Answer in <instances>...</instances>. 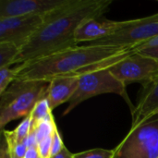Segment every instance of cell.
I'll use <instances>...</instances> for the list:
<instances>
[{
	"mask_svg": "<svg viewBox=\"0 0 158 158\" xmlns=\"http://www.w3.org/2000/svg\"><path fill=\"white\" fill-rule=\"evenodd\" d=\"M112 0H69L44 16V22L20 49L16 64L37 60L78 45L75 33L86 19L98 18L109 9Z\"/></svg>",
	"mask_w": 158,
	"mask_h": 158,
	"instance_id": "6da1fadb",
	"label": "cell"
},
{
	"mask_svg": "<svg viewBox=\"0 0 158 158\" xmlns=\"http://www.w3.org/2000/svg\"><path fill=\"white\" fill-rule=\"evenodd\" d=\"M134 47L77 45L51 56L17 66V81H50L58 76H81L99 69H108L134 53Z\"/></svg>",
	"mask_w": 158,
	"mask_h": 158,
	"instance_id": "7a4b0ae2",
	"label": "cell"
},
{
	"mask_svg": "<svg viewBox=\"0 0 158 158\" xmlns=\"http://www.w3.org/2000/svg\"><path fill=\"white\" fill-rule=\"evenodd\" d=\"M44 81L15 80L6 90L0 94V128L9 122L28 117L35 105L46 95L49 87Z\"/></svg>",
	"mask_w": 158,
	"mask_h": 158,
	"instance_id": "3957f363",
	"label": "cell"
},
{
	"mask_svg": "<svg viewBox=\"0 0 158 158\" xmlns=\"http://www.w3.org/2000/svg\"><path fill=\"white\" fill-rule=\"evenodd\" d=\"M126 88L127 86L119 81L108 69H99L85 73L79 77L78 88L69 101L62 116H67L82 102L104 94H116L123 97L132 113L135 106L131 104Z\"/></svg>",
	"mask_w": 158,
	"mask_h": 158,
	"instance_id": "277c9868",
	"label": "cell"
},
{
	"mask_svg": "<svg viewBox=\"0 0 158 158\" xmlns=\"http://www.w3.org/2000/svg\"><path fill=\"white\" fill-rule=\"evenodd\" d=\"M114 152V158H158L157 118L131 128Z\"/></svg>",
	"mask_w": 158,
	"mask_h": 158,
	"instance_id": "5b68a950",
	"label": "cell"
},
{
	"mask_svg": "<svg viewBox=\"0 0 158 158\" xmlns=\"http://www.w3.org/2000/svg\"><path fill=\"white\" fill-rule=\"evenodd\" d=\"M108 69L125 86L137 82L143 87L158 75V60L134 52L112 65Z\"/></svg>",
	"mask_w": 158,
	"mask_h": 158,
	"instance_id": "8992f818",
	"label": "cell"
},
{
	"mask_svg": "<svg viewBox=\"0 0 158 158\" xmlns=\"http://www.w3.org/2000/svg\"><path fill=\"white\" fill-rule=\"evenodd\" d=\"M156 35H158V13L142 19L127 20L125 26L113 35L85 44L134 47Z\"/></svg>",
	"mask_w": 158,
	"mask_h": 158,
	"instance_id": "52a82bcc",
	"label": "cell"
},
{
	"mask_svg": "<svg viewBox=\"0 0 158 158\" xmlns=\"http://www.w3.org/2000/svg\"><path fill=\"white\" fill-rule=\"evenodd\" d=\"M44 22V16L0 18V43H9L21 49Z\"/></svg>",
	"mask_w": 158,
	"mask_h": 158,
	"instance_id": "ba28073f",
	"label": "cell"
},
{
	"mask_svg": "<svg viewBox=\"0 0 158 158\" xmlns=\"http://www.w3.org/2000/svg\"><path fill=\"white\" fill-rule=\"evenodd\" d=\"M69 0H1L0 18L45 16Z\"/></svg>",
	"mask_w": 158,
	"mask_h": 158,
	"instance_id": "9c48e42d",
	"label": "cell"
},
{
	"mask_svg": "<svg viewBox=\"0 0 158 158\" xmlns=\"http://www.w3.org/2000/svg\"><path fill=\"white\" fill-rule=\"evenodd\" d=\"M126 21L127 20H110L106 19L104 16L88 19L84 20L77 29L75 40L77 44H88L107 38L122 29L125 26Z\"/></svg>",
	"mask_w": 158,
	"mask_h": 158,
	"instance_id": "30bf717a",
	"label": "cell"
},
{
	"mask_svg": "<svg viewBox=\"0 0 158 158\" xmlns=\"http://www.w3.org/2000/svg\"><path fill=\"white\" fill-rule=\"evenodd\" d=\"M158 112V75L154 81L143 86L139 94L138 102L131 113V127L134 128L156 117Z\"/></svg>",
	"mask_w": 158,
	"mask_h": 158,
	"instance_id": "8fae6325",
	"label": "cell"
},
{
	"mask_svg": "<svg viewBox=\"0 0 158 158\" xmlns=\"http://www.w3.org/2000/svg\"><path fill=\"white\" fill-rule=\"evenodd\" d=\"M46 98L53 111L73 96L79 84V76H58L49 81Z\"/></svg>",
	"mask_w": 158,
	"mask_h": 158,
	"instance_id": "7c38bea8",
	"label": "cell"
},
{
	"mask_svg": "<svg viewBox=\"0 0 158 158\" xmlns=\"http://www.w3.org/2000/svg\"><path fill=\"white\" fill-rule=\"evenodd\" d=\"M31 118L30 115L26 117L19 125L12 131H2V133L6 137V141L12 143H22L25 142L27 137L29 136L30 132L31 131Z\"/></svg>",
	"mask_w": 158,
	"mask_h": 158,
	"instance_id": "4fadbf2b",
	"label": "cell"
},
{
	"mask_svg": "<svg viewBox=\"0 0 158 158\" xmlns=\"http://www.w3.org/2000/svg\"><path fill=\"white\" fill-rule=\"evenodd\" d=\"M53 116L52 114V110L50 107V105L48 103V100L45 97L42 98L34 106V108L32 109L31 113L30 114V117L31 118V125L32 128L31 130L41 121L49 118Z\"/></svg>",
	"mask_w": 158,
	"mask_h": 158,
	"instance_id": "5bb4252c",
	"label": "cell"
},
{
	"mask_svg": "<svg viewBox=\"0 0 158 158\" xmlns=\"http://www.w3.org/2000/svg\"><path fill=\"white\" fill-rule=\"evenodd\" d=\"M20 49L9 43H0V69L16 64Z\"/></svg>",
	"mask_w": 158,
	"mask_h": 158,
	"instance_id": "9a60e30c",
	"label": "cell"
},
{
	"mask_svg": "<svg viewBox=\"0 0 158 158\" xmlns=\"http://www.w3.org/2000/svg\"><path fill=\"white\" fill-rule=\"evenodd\" d=\"M56 130H57V126H56V121L54 119V116L39 122L32 129L38 143L43 141L44 139H45L47 137L53 136Z\"/></svg>",
	"mask_w": 158,
	"mask_h": 158,
	"instance_id": "2e32d148",
	"label": "cell"
},
{
	"mask_svg": "<svg viewBox=\"0 0 158 158\" xmlns=\"http://www.w3.org/2000/svg\"><path fill=\"white\" fill-rule=\"evenodd\" d=\"M18 68H2L0 69V94H3L6 88L16 80Z\"/></svg>",
	"mask_w": 158,
	"mask_h": 158,
	"instance_id": "e0dca14e",
	"label": "cell"
},
{
	"mask_svg": "<svg viewBox=\"0 0 158 158\" xmlns=\"http://www.w3.org/2000/svg\"><path fill=\"white\" fill-rule=\"evenodd\" d=\"M114 150L94 148L74 154L73 158H114Z\"/></svg>",
	"mask_w": 158,
	"mask_h": 158,
	"instance_id": "ac0fdd59",
	"label": "cell"
},
{
	"mask_svg": "<svg viewBox=\"0 0 158 158\" xmlns=\"http://www.w3.org/2000/svg\"><path fill=\"white\" fill-rule=\"evenodd\" d=\"M52 140L53 136L47 137L43 141L38 143L37 150L41 158L51 157V146H52Z\"/></svg>",
	"mask_w": 158,
	"mask_h": 158,
	"instance_id": "d6986e66",
	"label": "cell"
},
{
	"mask_svg": "<svg viewBox=\"0 0 158 158\" xmlns=\"http://www.w3.org/2000/svg\"><path fill=\"white\" fill-rule=\"evenodd\" d=\"M64 147H65V144L63 143V140H62V137L60 135V132L58 131V129H57L55 131L54 135H53L52 146H51V157H53L54 156H56L59 152H61Z\"/></svg>",
	"mask_w": 158,
	"mask_h": 158,
	"instance_id": "ffe728a7",
	"label": "cell"
},
{
	"mask_svg": "<svg viewBox=\"0 0 158 158\" xmlns=\"http://www.w3.org/2000/svg\"><path fill=\"white\" fill-rule=\"evenodd\" d=\"M156 47H158V35L151 38L150 40H148L139 45L134 46V49L136 52H141V51H143L146 49H152V48H156Z\"/></svg>",
	"mask_w": 158,
	"mask_h": 158,
	"instance_id": "44dd1931",
	"label": "cell"
},
{
	"mask_svg": "<svg viewBox=\"0 0 158 158\" xmlns=\"http://www.w3.org/2000/svg\"><path fill=\"white\" fill-rule=\"evenodd\" d=\"M0 158H11L8 143L2 132H1V143H0Z\"/></svg>",
	"mask_w": 158,
	"mask_h": 158,
	"instance_id": "7402d4cb",
	"label": "cell"
},
{
	"mask_svg": "<svg viewBox=\"0 0 158 158\" xmlns=\"http://www.w3.org/2000/svg\"><path fill=\"white\" fill-rule=\"evenodd\" d=\"M74 154H72L71 152H69V150L65 146L61 152H59L57 155L54 156L53 157L51 158H73Z\"/></svg>",
	"mask_w": 158,
	"mask_h": 158,
	"instance_id": "603a6c76",
	"label": "cell"
},
{
	"mask_svg": "<svg viewBox=\"0 0 158 158\" xmlns=\"http://www.w3.org/2000/svg\"><path fill=\"white\" fill-rule=\"evenodd\" d=\"M138 53H141L143 55L151 56V57L158 60V47L152 48V49H146V50H143V51H141V52H138Z\"/></svg>",
	"mask_w": 158,
	"mask_h": 158,
	"instance_id": "cb8c5ba5",
	"label": "cell"
},
{
	"mask_svg": "<svg viewBox=\"0 0 158 158\" xmlns=\"http://www.w3.org/2000/svg\"><path fill=\"white\" fill-rule=\"evenodd\" d=\"M39 153L37 148H28L27 153L25 155L24 158H39Z\"/></svg>",
	"mask_w": 158,
	"mask_h": 158,
	"instance_id": "d4e9b609",
	"label": "cell"
},
{
	"mask_svg": "<svg viewBox=\"0 0 158 158\" xmlns=\"http://www.w3.org/2000/svg\"><path fill=\"white\" fill-rule=\"evenodd\" d=\"M10 154H11V153H10ZM11 158H19V157H17V156H15L11 155Z\"/></svg>",
	"mask_w": 158,
	"mask_h": 158,
	"instance_id": "484cf974",
	"label": "cell"
},
{
	"mask_svg": "<svg viewBox=\"0 0 158 158\" xmlns=\"http://www.w3.org/2000/svg\"><path fill=\"white\" fill-rule=\"evenodd\" d=\"M156 118H158V112H157V113H156Z\"/></svg>",
	"mask_w": 158,
	"mask_h": 158,
	"instance_id": "4316f807",
	"label": "cell"
},
{
	"mask_svg": "<svg viewBox=\"0 0 158 158\" xmlns=\"http://www.w3.org/2000/svg\"><path fill=\"white\" fill-rule=\"evenodd\" d=\"M39 158H41V157H39Z\"/></svg>",
	"mask_w": 158,
	"mask_h": 158,
	"instance_id": "83f0119b",
	"label": "cell"
}]
</instances>
